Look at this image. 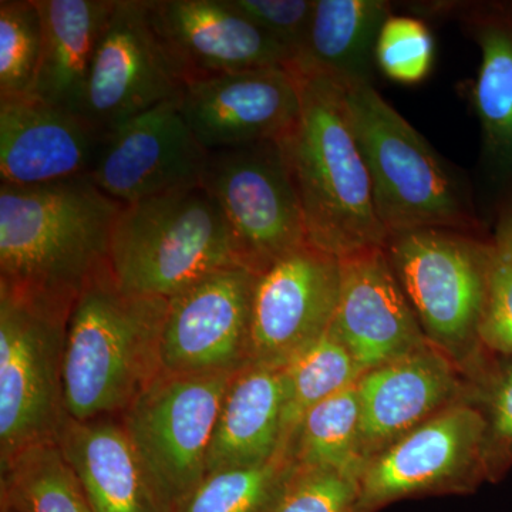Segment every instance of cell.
Here are the masks:
<instances>
[{
    "instance_id": "13",
    "label": "cell",
    "mask_w": 512,
    "mask_h": 512,
    "mask_svg": "<svg viewBox=\"0 0 512 512\" xmlns=\"http://www.w3.org/2000/svg\"><path fill=\"white\" fill-rule=\"evenodd\" d=\"M255 279L247 268L229 266L168 299L164 373L210 375L249 365Z\"/></svg>"
},
{
    "instance_id": "29",
    "label": "cell",
    "mask_w": 512,
    "mask_h": 512,
    "mask_svg": "<svg viewBox=\"0 0 512 512\" xmlns=\"http://www.w3.org/2000/svg\"><path fill=\"white\" fill-rule=\"evenodd\" d=\"M43 46L36 0L0 2V99L29 96Z\"/></svg>"
},
{
    "instance_id": "9",
    "label": "cell",
    "mask_w": 512,
    "mask_h": 512,
    "mask_svg": "<svg viewBox=\"0 0 512 512\" xmlns=\"http://www.w3.org/2000/svg\"><path fill=\"white\" fill-rule=\"evenodd\" d=\"M235 373H161L119 416L148 473L177 507L207 476L215 424Z\"/></svg>"
},
{
    "instance_id": "20",
    "label": "cell",
    "mask_w": 512,
    "mask_h": 512,
    "mask_svg": "<svg viewBox=\"0 0 512 512\" xmlns=\"http://www.w3.org/2000/svg\"><path fill=\"white\" fill-rule=\"evenodd\" d=\"M93 512H174L119 417H67L57 440Z\"/></svg>"
},
{
    "instance_id": "31",
    "label": "cell",
    "mask_w": 512,
    "mask_h": 512,
    "mask_svg": "<svg viewBox=\"0 0 512 512\" xmlns=\"http://www.w3.org/2000/svg\"><path fill=\"white\" fill-rule=\"evenodd\" d=\"M359 478L333 470H301L271 512H355Z\"/></svg>"
},
{
    "instance_id": "27",
    "label": "cell",
    "mask_w": 512,
    "mask_h": 512,
    "mask_svg": "<svg viewBox=\"0 0 512 512\" xmlns=\"http://www.w3.org/2000/svg\"><path fill=\"white\" fill-rule=\"evenodd\" d=\"M299 471L286 451L261 466L214 471L174 512H271Z\"/></svg>"
},
{
    "instance_id": "28",
    "label": "cell",
    "mask_w": 512,
    "mask_h": 512,
    "mask_svg": "<svg viewBox=\"0 0 512 512\" xmlns=\"http://www.w3.org/2000/svg\"><path fill=\"white\" fill-rule=\"evenodd\" d=\"M284 369L286 402L282 417V450L285 451L296 427L309 410L359 382L365 372L330 329Z\"/></svg>"
},
{
    "instance_id": "34",
    "label": "cell",
    "mask_w": 512,
    "mask_h": 512,
    "mask_svg": "<svg viewBox=\"0 0 512 512\" xmlns=\"http://www.w3.org/2000/svg\"><path fill=\"white\" fill-rule=\"evenodd\" d=\"M481 410L487 426L485 463H508L512 458V357L495 370L484 392Z\"/></svg>"
},
{
    "instance_id": "26",
    "label": "cell",
    "mask_w": 512,
    "mask_h": 512,
    "mask_svg": "<svg viewBox=\"0 0 512 512\" xmlns=\"http://www.w3.org/2000/svg\"><path fill=\"white\" fill-rule=\"evenodd\" d=\"M474 28L481 49L474 107L488 154L508 163L512 160V22L484 16Z\"/></svg>"
},
{
    "instance_id": "35",
    "label": "cell",
    "mask_w": 512,
    "mask_h": 512,
    "mask_svg": "<svg viewBox=\"0 0 512 512\" xmlns=\"http://www.w3.org/2000/svg\"><path fill=\"white\" fill-rule=\"evenodd\" d=\"M493 249L495 255L512 268V215L498 228Z\"/></svg>"
},
{
    "instance_id": "15",
    "label": "cell",
    "mask_w": 512,
    "mask_h": 512,
    "mask_svg": "<svg viewBox=\"0 0 512 512\" xmlns=\"http://www.w3.org/2000/svg\"><path fill=\"white\" fill-rule=\"evenodd\" d=\"M208 151L180 110V96L106 133L90 180L120 204L201 184Z\"/></svg>"
},
{
    "instance_id": "18",
    "label": "cell",
    "mask_w": 512,
    "mask_h": 512,
    "mask_svg": "<svg viewBox=\"0 0 512 512\" xmlns=\"http://www.w3.org/2000/svg\"><path fill=\"white\" fill-rule=\"evenodd\" d=\"M154 28L188 77L291 67V50L229 0H148Z\"/></svg>"
},
{
    "instance_id": "32",
    "label": "cell",
    "mask_w": 512,
    "mask_h": 512,
    "mask_svg": "<svg viewBox=\"0 0 512 512\" xmlns=\"http://www.w3.org/2000/svg\"><path fill=\"white\" fill-rule=\"evenodd\" d=\"M241 15L278 40L293 57L301 52L313 6L311 0H229ZM293 59V60H295Z\"/></svg>"
},
{
    "instance_id": "12",
    "label": "cell",
    "mask_w": 512,
    "mask_h": 512,
    "mask_svg": "<svg viewBox=\"0 0 512 512\" xmlns=\"http://www.w3.org/2000/svg\"><path fill=\"white\" fill-rule=\"evenodd\" d=\"M487 426L481 410L453 403L367 461L355 512L453 487L485 463Z\"/></svg>"
},
{
    "instance_id": "24",
    "label": "cell",
    "mask_w": 512,
    "mask_h": 512,
    "mask_svg": "<svg viewBox=\"0 0 512 512\" xmlns=\"http://www.w3.org/2000/svg\"><path fill=\"white\" fill-rule=\"evenodd\" d=\"M286 453L301 470H333L362 476L357 383L316 404L292 434Z\"/></svg>"
},
{
    "instance_id": "4",
    "label": "cell",
    "mask_w": 512,
    "mask_h": 512,
    "mask_svg": "<svg viewBox=\"0 0 512 512\" xmlns=\"http://www.w3.org/2000/svg\"><path fill=\"white\" fill-rule=\"evenodd\" d=\"M238 264L220 208L201 184L123 205L110 272L123 291L171 299Z\"/></svg>"
},
{
    "instance_id": "33",
    "label": "cell",
    "mask_w": 512,
    "mask_h": 512,
    "mask_svg": "<svg viewBox=\"0 0 512 512\" xmlns=\"http://www.w3.org/2000/svg\"><path fill=\"white\" fill-rule=\"evenodd\" d=\"M478 340L484 348L512 357V268L495 255L493 247Z\"/></svg>"
},
{
    "instance_id": "22",
    "label": "cell",
    "mask_w": 512,
    "mask_h": 512,
    "mask_svg": "<svg viewBox=\"0 0 512 512\" xmlns=\"http://www.w3.org/2000/svg\"><path fill=\"white\" fill-rule=\"evenodd\" d=\"M285 369L242 367L229 384L212 436L207 474L261 466L282 453Z\"/></svg>"
},
{
    "instance_id": "5",
    "label": "cell",
    "mask_w": 512,
    "mask_h": 512,
    "mask_svg": "<svg viewBox=\"0 0 512 512\" xmlns=\"http://www.w3.org/2000/svg\"><path fill=\"white\" fill-rule=\"evenodd\" d=\"M343 86L353 131L372 180L377 214L387 232L474 229L476 218L463 188L409 121L372 83Z\"/></svg>"
},
{
    "instance_id": "8",
    "label": "cell",
    "mask_w": 512,
    "mask_h": 512,
    "mask_svg": "<svg viewBox=\"0 0 512 512\" xmlns=\"http://www.w3.org/2000/svg\"><path fill=\"white\" fill-rule=\"evenodd\" d=\"M201 185L220 208L242 268L262 274L309 244L278 141L211 151Z\"/></svg>"
},
{
    "instance_id": "36",
    "label": "cell",
    "mask_w": 512,
    "mask_h": 512,
    "mask_svg": "<svg viewBox=\"0 0 512 512\" xmlns=\"http://www.w3.org/2000/svg\"><path fill=\"white\" fill-rule=\"evenodd\" d=\"M0 512H18V511L8 510V508H0Z\"/></svg>"
},
{
    "instance_id": "2",
    "label": "cell",
    "mask_w": 512,
    "mask_h": 512,
    "mask_svg": "<svg viewBox=\"0 0 512 512\" xmlns=\"http://www.w3.org/2000/svg\"><path fill=\"white\" fill-rule=\"evenodd\" d=\"M121 207L89 177L0 185V285L72 309L110 266Z\"/></svg>"
},
{
    "instance_id": "17",
    "label": "cell",
    "mask_w": 512,
    "mask_h": 512,
    "mask_svg": "<svg viewBox=\"0 0 512 512\" xmlns=\"http://www.w3.org/2000/svg\"><path fill=\"white\" fill-rule=\"evenodd\" d=\"M106 133L33 97L0 99V181L35 187L89 177Z\"/></svg>"
},
{
    "instance_id": "21",
    "label": "cell",
    "mask_w": 512,
    "mask_h": 512,
    "mask_svg": "<svg viewBox=\"0 0 512 512\" xmlns=\"http://www.w3.org/2000/svg\"><path fill=\"white\" fill-rule=\"evenodd\" d=\"M43 46L29 97L82 116L94 56L116 0H36Z\"/></svg>"
},
{
    "instance_id": "1",
    "label": "cell",
    "mask_w": 512,
    "mask_h": 512,
    "mask_svg": "<svg viewBox=\"0 0 512 512\" xmlns=\"http://www.w3.org/2000/svg\"><path fill=\"white\" fill-rule=\"evenodd\" d=\"M289 69L298 79L301 113L278 144L301 204L309 245L339 259L384 248L389 232L377 214L345 86L328 74Z\"/></svg>"
},
{
    "instance_id": "25",
    "label": "cell",
    "mask_w": 512,
    "mask_h": 512,
    "mask_svg": "<svg viewBox=\"0 0 512 512\" xmlns=\"http://www.w3.org/2000/svg\"><path fill=\"white\" fill-rule=\"evenodd\" d=\"M0 508L18 512H93L59 444L29 448L0 468Z\"/></svg>"
},
{
    "instance_id": "30",
    "label": "cell",
    "mask_w": 512,
    "mask_h": 512,
    "mask_svg": "<svg viewBox=\"0 0 512 512\" xmlns=\"http://www.w3.org/2000/svg\"><path fill=\"white\" fill-rule=\"evenodd\" d=\"M434 40L421 20L390 16L376 47V64L393 82L416 84L426 79L433 66Z\"/></svg>"
},
{
    "instance_id": "23",
    "label": "cell",
    "mask_w": 512,
    "mask_h": 512,
    "mask_svg": "<svg viewBox=\"0 0 512 512\" xmlns=\"http://www.w3.org/2000/svg\"><path fill=\"white\" fill-rule=\"evenodd\" d=\"M390 16V3L382 0H315L292 69L328 74L343 84L372 83L377 40Z\"/></svg>"
},
{
    "instance_id": "19",
    "label": "cell",
    "mask_w": 512,
    "mask_h": 512,
    "mask_svg": "<svg viewBox=\"0 0 512 512\" xmlns=\"http://www.w3.org/2000/svg\"><path fill=\"white\" fill-rule=\"evenodd\" d=\"M457 392L453 360L431 343L363 373L357 393L360 444L366 464L453 404Z\"/></svg>"
},
{
    "instance_id": "7",
    "label": "cell",
    "mask_w": 512,
    "mask_h": 512,
    "mask_svg": "<svg viewBox=\"0 0 512 512\" xmlns=\"http://www.w3.org/2000/svg\"><path fill=\"white\" fill-rule=\"evenodd\" d=\"M384 251L431 345L467 356L480 343L491 247L467 232L419 228L392 232Z\"/></svg>"
},
{
    "instance_id": "10",
    "label": "cell",
    "mask_w": 512,
    "mask_h": 512,
    "mask_svg": "<svg viewBox=\"0 0 512 512\" xmlns=\"http://www.w3.org/2000/svg\"><path fill=\"white\" fill-rule=\"evenodd\" d=\"M188 80L154 28L148 0H116L94 56L82 116L109 133L180 96Z\"/></svg>"
},
{
    "instance_id": "6",
    "label": "cell",
    "mask_w": 512,
    "mask_h": 512,
    "mask_svg": "<svg viewBox=\"0 0 512 512\" xmlns=\"http://www.w3.org/2000/svg\"><path fill=\"white\" fill-rule=\"evenodd\" d=\"M70 312L0 285V468L59 440L69 417L63 363Z\"/></svg>"
},
{
    "instance_id": "3",
    "label": "cell",
    "mask_w": 512,
    "mask_h": 512,
    "mask_svg": "<svg viewBox=\"0 0 512 512\" xmlns=\"http://www.w3.org/2000/svg\"><path fill=\"white\" fill-rule=\"evenodd\" d=\"M168 299L123 291L109 268L77 296L64 349L70 419L119 417L163 370Z\"/></svg>"
},
{
    "instance_id": "16",
    "label": "cell",
    "mask_w": 512,
    "mask_h": 512,
    "mask_svg": "<svg viewBox=\"0 0 512 512\" xmlns=\"http://www.w3.org/2000/svg\"><path fill=\"white\" fill-rule=\"evenodd\" d=\"M329 329L365 373L430 343L384 248L340 258L338 306Z\"/></svg>"
},
{
    "instance_id": "14",
    "label": "cell",
    "mask_w": 512,
    "mask_h": 512,
    "mask_svg": "<svg viewBox=\"0 0 512 512\" xmlns=\"http://www.w3.org/2000/svg\"><path fill=\"white\" fill-rule=\"evenodd\" d=\"M180 110L211 153L278 141L298 120L301 93L289 67L208 74L184 84Z\"/></svg>"
},
{
    "instance_id": "11",
    "label": "cell",
    "mask_w": 512,
    "mask_h": 512,
    "mask_svg": "<svg viewBox=\"0 0 512 512\" xmlns=\"http://www.w3.org/2000/svg\"><path fill=\"white\" fill-rule=\"evenodd\" d=\"M339 289L340 259L309 244L256 275L249 363L288 366L328 332Z\"/></svg>"
}]
</instances>
